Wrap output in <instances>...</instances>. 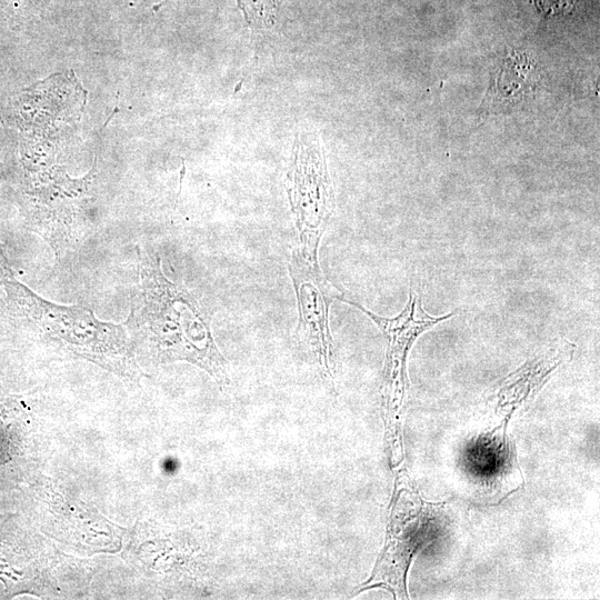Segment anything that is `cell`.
Returning <instances> with one entry per match:
<instances>
[{"label":"cell","mask_w":600,"mask_h":600,"mask_svg":"<svg viewBox=\"0 0 600 600\" xmlns=\"http://www.w3.org/2000/svg\"><path fill=\"white\" fill-rule=\"evenodd\" d=\"M138 268V292L124 321L134 349L140 347L156 364H194L221 388L228 387V362L216 344L206 308L163 273L156 252L139 248Z\"/></svg>","instance_id":"1"},{"label":"cell","mask_w":600,"mask_h":600,"mask_svg":"<svg viewBox=\"0 0 600 600\" xmlns=\"http://www.w3.org/2000/svg\"><path fill=\"white\" fill-rule=\"evenodd\" d=\"M2 286L6 310L46 339L121 377L136 376L134 344L124 322L102 321L87 307L51 302L13 276Z\"/></svg>","instance_id":"2"},{"label":"cell","mask_w":600,"mask_h":600,"mask_svg":"<svg viewBox=\"0 0 600 600\" xmlns=\"http://www.w3.org/2000/svg\"><path fill=\"white\" fill-rule=\"evenodd\" d=\"M93 177L92 169L72 179L59 166L28 177L29 223L52 249L57 262L76 252L86 237L84 206Z\"/></svg>","instance_id":"3"},{"label":"cell","mask_w":600,"mask_h":600,"mask_svg":"<svg viewBox=\"0 0 600 600\" xmlns=\"http://www.w3.org/2000/svg\"><path fill=\"white\" fill-rule=\"evenodd\" d=\"M284 187L298 231L300 256L318 261L321 237L333 211V189L324 150L314 132H298Z\"/></svg>","instance_id":"4"},{"label":"cell","mask_w":600,"mask_h":600,"mask_svg":"<svg viewBox=\"0 0 600 600\" xmlns=\"http://www.w3.org/2000/svg\"><path fill=\"white\" fill-rule=\"evenodd\" d=\"M391 510L386 546L371 577L360 591L382 587L396 599H407V572L416 551L434 529L439 507L424 502L419 493L399 478Z\"/></svg>","instance_id":"5"},{"label":"cell","mask_w":600,"mask_h":600,"mask_svg":"<svg viewBox=\"0 0 600 600\" xmlns=\"http://www.w3.org/2000/svg\"><path fill=\"white\" fill-rule=\"evenodd\" d=\"M339 300L356 307L367 314L387 339L381 391L384 416L390 430L389 442L391 446H394L398 441V426L400 424L408 389V353L421 333L448 320L456 312L439 317L429 314L423 308L421 297L412 289L409 291L408 301L402 311L392 318L378 316L353 300L344 299L343 297Z\"/></svg>","instance_id":"6"},{"label":"cell","mask_w":600,"mask_h":600,"mask_svg":"<svg viewBox=\"0 0 600 600\" xmlns=\"http://www.w3.org/2000/svg\"><path fill=\"white\" fill-rule=\"evenodd\" d=\"M297 297L299 320L294 338L316 361L323 377L334 381L337 354L329 327V309L342 292L322 273L319 262L293 250L288 264Z\"/></svg>","instance_id":"7"},{"label":"cell","mask_w":600,"mask_h":600,"mask_svg":"<svg viewBox=\"0 0 600 600\" xmlns=\"http://www.w3.org/2000/svg\"><path fill=\"white\" fill-rule=\"evenodd\" d=\"M170 0H162L153 6L158 11ZM241 10L246 26L252 33V39L258 42L274 30L279 7L282 0H236Z\"/></svg>","instance_id":"8"},{"label":"cell","mask_w":600,"mask_h":600,"mask_svg":"<svg viewBox=\"0 0 600 600\" xmlns=\"http://www.w3.org/2000/svg\"><path fill=\"white\" fill-rule=\"evenodd\" d=\"M541 11L549 14H556L562 11L570 10L573 0H534Z\"/></svg>","instance_id":"9"},{"label":"cell","mask_w":600,"mask_h":600,"mask_svg":"<svg viewBox=\"0 0 600 600\" xmlns=\"http://www.w3.org/2000/svg\"><path fill=\"white\" fill-rule=\"evenodd\" d=\"M1 178H2V171H1V167H0V182H1ZM12 271L9 267V263L4 257V253H3V249H2V244L0 242V284L3 283V281H6L8 278L12 277Z\"/></svg>","instance_id":"10"}]
</instances>
